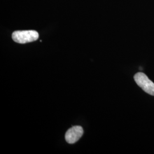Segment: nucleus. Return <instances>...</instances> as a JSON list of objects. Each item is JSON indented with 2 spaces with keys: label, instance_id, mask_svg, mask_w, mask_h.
<instances>
[{
  "label": "nucleus",
  "instance_id": "obj_1",
  "mask_svg": "<svg viewBox=\"0 0 154 154\" xmlns=\"http://www.w3.org/2000/svg\"><path fill=\"white\" fill-rule=\"evenodd\" d=\"M39 34L35 30H19L15 31L12 34V39L18 44H26L37 40Z\"/></svg>",
  "mask_w": 154,
  "mask_h": 154
},
{
  "label": "nucleus",
  "instance_id": "obj_2",
  "mask_svg": "<svg viewBox=\"0 0 154 154\" xmlns=\"http://www.w3.org/2000/svg\"><path fill=\"white\" fill-rule=\"evenodd\" d=\"M134 80L138 86L146 93L154 96V83L143 72H138L134 75Z\"/></svg>",
  "mask_w": 154,
  "mask_h": 154
},
{
  "label": "nucleus",
  "instance_id": "obj_3",
  "mask_svg": "<svg viewBox=\"0 0 154 154\" xmlns=\"http://www.w3.org/2000/svg\"><path fill=\"white\" fill-rule=\"evenodd\" d=\"M83 134L82 127L79 126H73L67 130L65 134L66 142L69 144L76 143L81 138Z\"/></svg>",
  "mask_w": 154,
  "mask_h": 154
}]
</instances>
